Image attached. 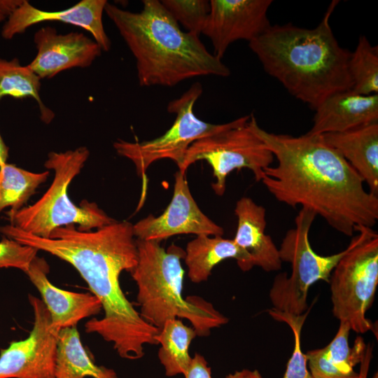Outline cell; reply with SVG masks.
I'll use <instances>...</instances> for the list:
<instances>
[{
	"mask_svg": "<svg viewBox=\"0 0 378 378\" xmlns=\"http://www.w3.org/2000/svg\"><path fill=\"white\" fill-rule=\"evenodd\" d=\"M0 233L49 253L78 271L104 310L102 318H92L85 323V332L98 334L112 343L121 358L139 359L144 355L146 344H158L155 337L160 329L141 316L119 281L121 272H131L137 263L133 224L115 220L95 231H80L75 225H69L55 229L49 238L8 224L0 226Z\"/></svg>",
	"mask_w": 378,
	"mask_h": 378,
	"instance_id": "cell-1",
	"label": "cell"
},
{
	"mask_svg": "<svg viewBox=\"0 0 378 378\" xmlns=\"http://www.w3.org/2000/svg\"><path fill=\"white\" fill-rule=\"evenodd\" d=\"M250 122L276 160L261 182L277 201L312 211L346 236L377 223L378 195L365 190L361 177L322 135L270 132L253 114Z\"/></svg>",
	"mask_w": 378,
	"mask_h": 378,
	"instance_id": "cell-2",
	"label": "cell"
},
{
	"mask_svg": "<svg viewBox=\"0 0 378 378\" xmlns=\"http://www.w3.org/2000/svg\"><path fill=\"white\" fill-rule=\"evenodd\" d=\"M337 2L330 4L314 28L291 23L271 25L248 42L265 71L313 110L330 95L353 86L351 52L340 46L330 24Z\"/></svg>",
	"mask_w": 378,
	"mask_h": 378,
	"instance_id": "cell-3",
	"label": "cell"
},
{
	"mask_svg": "<svg viewBox=\"0 0 378 378\" xmlns=\"http://www.w3.org/2000/svg\"><path fill=\"white\" fill-rule=\"evenodd\" d=\"M142 4L139 13L109 3L104 8L136 59L140 86L173 87L194 77L230 75V69L207 50L199 36L181 29L160 1Z\"/></svg>",
	"mask_w": 378,
	"mask_h": 378,
	"instance_id": "cell-4",
	"label": "cell"
},
{
	"mask_svg": "<svg viewBox=\"0 0 378 378\" xmlns=\"http://www.w3.org/2000/svg\"><path fill=\"white\" fill-rule=\"evenodd\" d=\"M136 239L137 263L130 272L137 286L141 316L160 329L169 320L185 318L197 336L228 322L213 304L198 296L183 298L185 251L172 244L167 250L160 241Z\"/></svg>",
	"mask_w": 378,
	"mask_h": 378,
	"instance_id": "cell-5",
	"label": "cell"
},
{
	"mask_svg": "<svg viewBox=\"0 0 378 378\" xmlns=\"http://www.w3.org/2000/svg\"><path fill=\"white\" fill-rule=\"evenodd\" d=\"M90 155L85 146L65 152H50L44 166L55 172L53 181L43 195L31 206L6 212L10 225L31 234L49 238L59 227L78 225L80 231H90L115 221L94 202H71L67 189L80 172Z\"/></svg>",
	"mask_w": 378,
	"mask_h": 378,
	"instance_id": "cell-6",
	"label": "cell"
},
{
	"mask_svg": "<svg viewBox=\"0 0 378 378\" xmlns=\"http://www.w3.org/2000/svg\"><path fill=\"white\" fill-rule=\"evenodd\" d=\"M356 232L329 283L333 315L362 334L374 330L365 314L373 303L378 284V234L365 226L357 227Z\"/></svg>",
	"mask_w": 378,
	"mask_h": 378,
	"instance_id": "cell-7",
	"label": "cell"
},
{
	"mask_svg": "<svg viewBox=\"0 0 378 378\" xmlns=\"http://www.w3.org/2000/svg\"><path fill=\"white\" fill-rule=\"evenodd\" d=\"M316 215L301 208L295 218L294 227L286 233L280 248L281 262L291 265V274H277L270 288L269 297L274 309L299 316L308 309L307 295L312 285L318 281L329 282L330 275L346 249L330 255H321L312 248L309 232Z\"/></svg>",
	"mask_w": 378,
	"mask_h": 378,
	"instance_id": "cell-8",
	"label": "cell"
},
{
	"mask_svg": "<svg viewBox=\"0 0 378 378\" xmlns=\"http://www.w3.org/2000/svg\"><path fill=\"white\" fill-rule=\"evenodd\" d=\"M202 93L200 83H195L179 98L167 106L169 113H175L172 127L162 136L143 142H130L118 139L113 144L117 153L130 160L135 165L137 174L141 178L145 193L148 167L161 159H170L181 167L190 145L197 140L218 134L247 121L250 115L229 122L212 124L198 118L194 106Z\"/></svg>",
	"mask_w": 378,
	"mask_h": 378,
	"instance_id": "cell-9",
	"label": "cell"
},
{
	"mask_svg": "<svg viewBox=\"0 0 378 378\" xmlns=\"http://www.w3.org/2000/svg\"><path fill=\"white\" fill-rule=\"evenodd\" d=\"M199 160H206L211 167L216 179L211 188L216 195L222 196L226 178L234 169H250L259 182L274 157L253 131L249 118L237 126L192 143L178 171L185 174L187 169Z\"/></svg>",
	"mask_w": 378,
	"mask_h": 378,
	"instance_id": "cell-10",
	"label": "cell"
},
{
	"mask_svg": "<svg viewBox=\"0 0 378 378\" xmlns=\"http://www.w3.org/2000/svg\"><path fill=\"white\" fill-rule=\"evenodd\" d=\"M34 323L28 337L10 342L0 352V378H55L59 330L38 298L29 295Z\"/></svg>",
	"mask_w": 378,
	"mask_h": 378,
	"instance_id": "cell-11",
	"label": "cell"
},
{
	"mask_svg": "<svg viewBox=\"0 0 378 378\" xmlns=\"http://www.w3.org/2000/svg\"><path fill=\"white\" fill-rule=\"evenodd\" d=\"M174 178L173 196L164 212L158 216L149 214L133 224L136 239L161 242L172 236L183 234L223 236V228L199 208L185 174L178 170Z\"/></svg>",
	"mask_w": 378,
	"mask_h": 378,
	"instance_id": "cell-12",
	"label": "cell"
},
{
	"mask_svg": "<svg viewBox=\"0 0 378 378\" xmlns=\"http://www.w3.org/2000/svg\"><path fill=\"white\" fill-rule=\"evenodd\" d=\"M272 0H211L202 34L220 59L228 47L239 40L248 42L262 34L272 24L267 17Z\"/></svg>",
	"mask_w": 378,
	"mask_h": 378,
	"instance_id": "cell-13",
	"label": "cell"
},
{
	"mask_svg": "<svg viewBox=\"0 0 378 378\" xmlns=\"http://www.w3.org/2000/svg\"><path fill=\"white\" fill-rule=\"evenodd\" d=\"M37 53L28 64L41 78H50L69 69L90 66L102 48L80 32L58 34L51 27L40 28L34 35Z\"/></svg>",
	"mask_w": 378,
	"mask_h": 378,
	"instance_id": "cell-14",
	"label": "cell"
},
{
	"mask_svg": "<svg viewBox=\"0 0 378 378\" xmlns=\"http://www.w3.org/2000/svg\"><path fill=\"white\" fill-rule=\"evenodd\" d=\"M106 0H81L73 6L58 11H46L23 0L8 17L1 29L5 39H11L29 27L43 22L57 21L83 28L88 31L102 50L108 51L111 42L104 28L102 15Z\"/></svg>",
	"mask_w": 378,
	"mask_h": 378,
	"instance_id": "cell-15",
	"label": "cell"
},
{
	"mask_svg": "<svg viewBox=\"0 0 378 378\" xmlns=\"http://www.w3.org/2000/svg\"><path fill=\"white\" fill-rule=\"evenodd\" d=\"M48 272L46 260L36 255L25 274L39 292L55 328L76 326L80 321L101 312L102 304L94 295L57 288L49 281Z\"/></svg>",
	"mask_w": 378,
	"mask_h": 378,
	"instance_id": "cell-16",
	"label": "cell"
},
{
	"mask_svg": "<svg viewBox=\"0 0 378 378\" xmlns=\"http://www.w3.org/2000/svg\"><path fill=\"white\" fill-rule=\"evenodd\" d=\"M311 134L350 130L378 122V94H362L352 89L337 92L315 109Z\"/></svg>",
	"mask_w": 378,
	"mask_h": 378,
	"instance_id": "cell-17",
	"label": "cell"
},
{
	"mask_svg": "<svg viewBox=\"0 0 378 378\" xmlns=\"http://www.w3.org/2000/svg\"><path fill=\"white\" fill-rule=\"evenodd\" d=\"M234 214L237 227L233 240L249 255L253 266L266 272L279 270L282 262L279 248L265 233V209L251 198L243 197L237 202Z\"/></svg>",
	"mask_w": 378,
	"mask_h": 378,
	"instance_id": "cell-18",
	"label": "cell"
},
{
	"mask_svg": "<svg viewBox=\"0 0 378 378\" xmlns=\"http://www.w3.org/2000/svg\"><path fill=\"white\" fill-rule=\"evenodd\" d=\"M322 136L358 174L368 190L378 195V122Z\"/></svg>",
	"mask_w": 378,
	"mask_h": 378,
	"instance_id": "cell-19",
	"label": "cell"
},
{
	"mask_svg": "<svg viewBox=\"0 0 378 378\" xmlns=\"http://www.w3.org/2000/svg\"><path fill=\"white\" fill-rule=\"evenodd\" d=\"M228 258L235 259L243 271L253 267L251 257L233 239L222 236H197L188 243L183 259L189 279L198 284L206 281L214 267Z\"/></svg>",
	"mask_w": 378,
	"mask_h": 378,
	"instance_id": "cell-20",
	"label": "cell"
},
{
	"mask_svg": "<svg viewBox=\"0 0 378 378\" xmlns=\"http://www.w3.org/2000/svg\"><path fill=\"white\" fill-rule=\"evenodd\" d=\"M118 378L113 369L97 365L85 349L76 326L58 332L55 378Z\"/></svg>",
	"mask_w": 378,
	"mask_h": 378,
	"instance_id": "cell-21",
	"label": "cell"
},
{
	"mask_svg": "<svg viewBox=\"0 0 378 378\" xmlns=\"http://www.w3.org/2000/svg\"><path fill=\"white\" fill-rule=\"evenodd\" d=\"M196 336L192 327L184 325L179 318L167 321L160 329L155 340L160 344L158 358L167 377L186 372L192 359L190 345Z\"/></svg>",
	"mask_w": 378,
	"mask_h": 378,
	"instance_id": "cell-22",
	"label": "cell"
},
{
	"mask_svg": "<svg viewBox=\"0 0 378 378\" xmlns=\"http://www.w3.org/2000/svg\"><path fill=\"white\" fill-rule=\"evenodd\" d=\"M41 79L28 65H22L18 58L7 60L0 57V100L7 95L15 99L32 97L38 104L41 119L49 123L55 113L41 100Z\"/></svg>",
	"mask_w": 378,
	"mask_h": 378,
	"instance_id": "cell-23",
	"label": "cell"
},
{
	"mask_svg": "<svg viewBox=\"0 0 378 378\" xmlns=\"http://www.w3.org/2000/svg\"><path fill=\"white\" fill-rule=\"evenodd\" d=\"M50 172H32L13 164L0 167V214L8 207L10 211L25 206L38 186L46 181Z\"/></svg>",
	"mask_w": 378,
	"mask_h": 378,
	"instance_id": "cell-24",
	"label": "cell"
},
{
	"mask_svg": "<svg viewBox=\"0 0 378 378\" xmlns=\"http://www.w3.org/2000/svg\"><path fill=\"white\" fill-rule=\"evenodd\" d=\"M349 71L352 90L362 94H378V47L372 46L365 36H360L351 52Z\"/></svg>",
	"mask_w": 378,
	"mask_h": 378,
	"instance_id": "cell-25",
	"label": "cell"
},
{
	"mask_svg": "<svg viewBox=\"0 0 378 378\" xmlns=\"http://www.w3.org/2000/svg\"><path fill=\"white\" fill-rule=\"evenodd\" d=\"M162 6L187 32L202 34L210 10L206 0H162Z\"/></svg>",
	"mask_w": 378,
	"mask_h": 378,
	"instance_id": "cell-26",
	"label": "cell"
},
{
	"mask_svg": "<svg viewBox=\"0 0 378 378\" xmlns=\"http://www.w3.org/2000/svg\"><path fill=\"white\" fill-rule=\"evenodd\" d=\"M268 312L274 319L289 326L293 333V351L283 378H313L308 370L305 354L302 351L300 344L301 331L308 312L295 316L277 311L274 308L269 309Z\"/></svg>",
	"mask_w": 378,
	"mask_h": 378,
	"instance_id": "cell-27",
	"label": "cell"
},
{
	"mask_svg": "<svg viewBox=\"0 0 378 378\" xmlns=\"http://www.w3.org/2000/svg\"><path fill=\"white\" fill-rule=\"evenodd\" d=\"M38 250L4 236L0 241V269L16 268L26 273Z\"/></svg>",
	"mask_w": 378,
	"mask_h": 378,
	"instance_id": "cell-28",
	"label": "cell"
},
{
	"mask_svg": "<svg viewBox=\"0 0 378 378\" xmlns=\"http://www.w3.org/2000/svg\"><path fill=\"white\" fill-rule=\"evenodd\" d=\"M307 367L313 378H359V373H346L333 365L327 358L323 348L305 354Z\"/></svg>",
	"mask_w": 378,
	"mask_h": 378,
	"instance_id": "cell-29",
	"label": "cell"
},
{
	"mask_svg": "<svg viewBox=\"0 0 378 378\" xmlns=\"http://www.w3.org/2000/svg\"><path fill=\"white\" fill-rule=\"evenodd\" d=\"M183 376L185 378H212L211 370L206 359L198 353L192 357L189 367Z\"/></svg>",
	"mask_w": 378,
	"mask_h": 378,
	"instance_id": "cell-30",
	"label": "cell"
},
{
	"mask_svg": "<svg viewBox=\"0 0 378 378\" xmlns=\"http://www.w3.org/2000/svg\"><path fill=\"white\" fill-rule=\"evenodd\" d=\"M372 356V347L370 343L366 344L364 355L360 362L359 378H368Z\"/></svg>",
	"mask_w": 378,
	"mask_h": 378,
	"instance_id": "cell-31",
	"label": "cell"
},
{
	"mask_svg": "<svg viewBox=\"0 0 378 378\" xmlns=\"http://www.w3.org/2000/svg\"><path fill=\"white\" fill-rule=\"evenodd\" d=\"M23 0H0V11L6 17L12 14Z\"/></svg>",
	"mask_w": 378,
	"mask_h": 378,
	"instance_id": "cell-32",
	"label": "cell"
},
{
	"mask_svg": "<svg viewBox=\"0 0 378 378\" xmlns=\"http://www.w3.org/2000/svg\"><path fill=\"white\" fill-rule=\"evenodd\" d=\"M225 378H265L258 370L243 369L227 374Z\"/></svg>",
	"mask_w": 378,
	"mask_h": 378,
	"instance_id": "cell-33",
	"label": "cell"
},
{
	"mask_svg": "<svg viewBox=\"0 0 378 378\" xmlns=\"http://www.w3.org/2000/svg\"><path fill=\"white\" fill-rule=\"evenodd\" d=\"M9 148L6 145L0 133V167L7 163Z\"/></svg>",
	"mask_w": 378,
	"mask_h": 378,
	"instance_id": "cell-34",
	"label": "cell"
},
{
	"mask_svg": "<svg viewBox=\"0 0 378 378\" xmlns=\"http://www.w3.org/2000/svg\"><path fill=\"white\" fill-rule=\"evenodd\" d=\"M6 16L0 11V22L6 19Z\"/></svg>",
	"mask_w": 378,
	"mask_h": 378,
	"instance_id": "cell-35",
	"label": "cell"
},
{
	"mask_svg": "<svg viewBox=\"0 0 378 378\" xmlns=\"http://www.w3.org/2000/svg\"><path fill=\"white\" fill-rule=\"evenodd\" d=\"M372 378H378L377 372H375L372 377Z\"/></svg>",
	"mask_w": 378,
	"mask_h": 378,
	"instance_id": "cell-36",
	"label": "cell"
}]
</instances>
